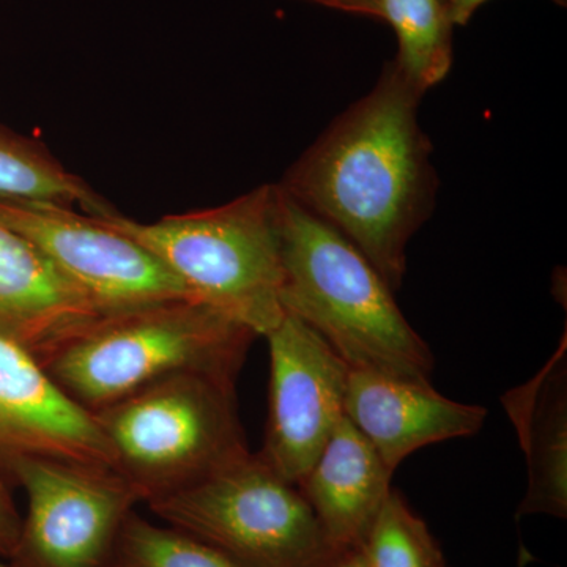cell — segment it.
Here are the masks:
<instances>
[{"label": "cell", "mask_w": 567, "mask_h": 567, "mask_svg": "<svg viewBox=\"0 0 567 567\" xmlns=\"http://www.w3.org/2000/svg\"><path fill=\"white\" fill-rule=\"evenodd\" d=\"M424 95L388 62L374 87L339 114L279 183L344 235L393 292L439 189L432 144L417 121Z\"/></svg>", "instance_id": "6da1fadb"}, {"label": "cell", "mask_w": 567, "mask_h": 567, "mask_svg": "<svg viewBox=\"0 0 567 567\" xmlns=\"http://www.w3.org/2000/svg\"><path fill=\"white\" fill-rule=\"evenodd\" d=\"M278 233L287 315L322 336L350 369L429 382L434 354L406 322L382 275L281 186Z\"/></svg>", "instance_id": "7a4b0ae2"}, {"label": "cell", "mask_w": 567, "mask_h": 567, "mask_svg": "<svg viewBox=\"0 0 567 567\" xmlns=\"http://www.w3.org/2000/svg\"><path fill=\"white\" fill-rule=\"evenodd\" d=\"M257 334L194 298L103 317L41 361L66 398L93 413L175 374L233 383Z\"/></svg>", "instance_id": "3957f363"}, {"label": "cell", "mask_w": 567, "mask_h": 567, "mask_svg": "<svg viewBox=\"0 0 567 567\" xmlns=\"http://www.w3.org/2000/svg\"><path fill=\"white\" fill-rule=\"evenodd\" d=\"M278 215L279 186L262 185L219 207L155 223L115 212L99 218L155 254L194 300L267 336L286 316Z\"/></svg>", "instance_id": "277c9868"}, {"label": "cell", "mask_w": 567, "mask_h": 567, "mask_svg": "<svg viewBox=\"0 0 567 567\" xmlns=\"http://www.w3.org/2000/svg\"><path fill=\"white\" fill-rule=\"evenodd\" d=\"M91 415L144 505L251 453L235 385L213 377H166Z\"/></svg>", "instance_id": "5b68a950"}, {"label": "cell", "mask_w": 567, "mask_h": 567, "mask_svg": "<svg viewBox=\"0 0 567 567\" xmlns=\"http://www.w3.org/2000/svg\"><path fill=\"white\" fill-rule=\"evenodd\" d=\"M145 505L238 567H333L346 557L328 540L300 488L259 454Z\"/></svg>", "instance_id": "8992f818"}, {"label": "cell", "mask_w": 567, "mask_h": 567, "mask_svg": "<svg viewBox=\"0 0 567 567\" xmlns=\"http://www.w3.org/2000/svg\"><path fill=\"white\" fill-rule=\"evenodd\" d=\"M0 475L28 499L11 565L112 567L123 525L142 503L117 470L25 456L11 458Z\"/></svg>", "instance_id": "52a82bcc"}, {"label": "cell", "mask_w": 567, "mask_h": 567, "mask_svg": "<svg viewBox=\"0 0 567 567\" xmlns=\"http://www.w3.org/2000/svg\"><path fill=\"white\" fill-rule=\"evenodd\" d=\"M0 224L25 238L102 317L189 297L155 254L99 216L59 204L0 200Z\"/></svg>", "instance_id": "ba28073f"}, {"label": "cell", "mask_w": 567, "mask_h": 567, "mask_svg": "<svg viewBox=\"0 0 567 567\" xmlns=\"http://www.w3.org/2000/svg\"><path fill=\"white\" fill-rule=\"evenodd\" d=\"M265 338L270 349V406L257 454L298 486L346 416L350 368L322 336L287 312Z\"/></svg>", "instance_id": "9c48e42d"}, {"label": "cell", "mask_w": 567, "mask_h": 567, "mask_svg": "<svg viewBox=\"0 0 567 567\" xmlns=\"http://www.w3.org/2000/svg\"><path fill=\"white\" fill-rule=\"evenodd\" d=\"M25 456L114 468L111 447L91 413L59 390L33 354L0 338V470Z\"/></svg>", "instance_id": "30bf717a"}, {"label": "cell", "mask_w": 567, "mask_h": 567, "mask_svg": "<svg viewBox=\"0 0 567 567\" xmlns=\"http://www.w3.org/2000/svg\"><path fill=\"white\" fill-rule=\"evenodd\" d=\"M346 416L391 472L421 447L475 435L487 420L481 405L462 404L431 382L350 369Z\"/></svg>", "instance_id": "8fae6325"}, {"label": "cell", "mask_w": 567, "mask_h": 567, "mask_svg": "<svg viewBox=\"0 0 567 567\" xmlns=\"http://www.w3.org/2000/svg\"><path fill=\"white\" fill-rule=\"evenodd\" d=\"M100 319L25 238L0 224V338L41 363Z\"/></svg>", "instance_id": "7c38bea8"}, {"label": "cell", "mask_w": 567, "mask_h": 567, "mask_svg": "<svg viewBox=\"0 0 567 567\" xmlns=\"http://www.w3.org/2000/svg\"><path fill=\"white\" fill-rule=\"evenodd\" d=\"M393 472L344 416L298 483L328 540L341 554L363 548L391 492Z\"/></svg>", "instance_id": "4fadbf2b"}, {"label": "cell", "mask_w": 567, "mask_h": 567, "mask_svg": "<svg viewBox=\"0 0 567 567\" xmlns=\"http://www.w3.org/2000/svg\"><path fill=\"white\" fill-rule=\"evenodd\" d=\"M566 342L543 371L503 398L528 465V491L518 517L567 516Z\"/></svg>", "instance_id": "5bb4252c"}, {"label": "cell", "mask_w": 567, "mask_h": 567, "mask_svg": "<svg viewBox=\"0 0 567 567\" xmlns=\"http://www.w3.org/2000/svg\"><path fill=\"white\" fill-rule=\"evenodd\" d=\"M0 200L80 207L87 215L114 213L80 175L70 173L40 140L0 123Z\"/></svg>", "instance_id": "9a60e30c"}, {"label": "cell", "mask_w": 567, "mask_h": 567, "mask_svg": "<svg viewBox=\"0 0 567 567\" xmlns=\"http://www.w3.org/2000/svg\"><path fill=\"white\" fill-rule=\"evenodd\" d=\"M398 37L395 69L425 93L453 65V28L440 0H379V18Z\"/></svg>", "instance_id": "2e32d148"}, {"label": "cell", "mask_w": 567, "mask_h": 567, "mask_svg": "<svg viewBox=\"0 0 567 567\" xmlns=\"http://www.w3.org/2000/svg\"><path fill=\"white\" fill-rule=\"evenodd\" d=\"M363 550L371 567H450L423 518L393 488Z\"/></svg>", "instance_id": "e0dca14e"}, {"label": "cell", "mask_w": 567, "mask_h": 567, "mask_svg": "<svg viewBox=\"0 0 567 567\" xmlns=\"http://www.w3.org/2000/svg\"><path fill=\"white\" fill-rule=\"evenodd\" d=\"M112 567H238L203 540L133 511L123 525Z\"/></svg>", "instance_id": "ac0fdd59"}, {"label": "cell", "mask_w": 567, "mask_h": 567, "mask_svg": "<svg viewBox=\"0 0 567 567\" xmlns=\"http://www.w3.org/2000/svg\"><path fill=\"white\" fill-rule=\"evenodd\" d=\"M22 516L11 486L0 476V558L9 559L20 537Z\"/></svg>", "instance_id": "d6986e66"}, {"label": "cell", "mask_w": 567, "mask_h": 567, "mask_svg": "<svg viewBox=\"0 0 567 567\" xmlns=\"http://www.w3.org/2000/svg\"><path fill=\"white\" fill-rule=\"evenodd\" d=\"M440 2H442L443 9H445L454 25H465L466 22L472 20L476 10L488 0H440ZM554 2L566 7L567 0H554Z\"/></svg>", "instance_id": "ffe728a7"}, {"label": "cell", "mask_w": 567, "mask_h": 567, "mask_svg": "<svg viewBox=\"0 0 567 567\" xmlns=\"http://www.w3.org/2000/svg\"><path fill=\"white\" fill-rule=\"evenodd\" d=\"M328 9L344 11V13L363 14L379 18V0H308Z\"/></svg>", "instance_id": "44dd1931"}, {"label": "cell", "mask_w": 567, "mask_h": 567, "mask_svg": "<svg viewBox=\"0 0 567 567\" xmlns=\"http://www.w3.org/2000/svg\"><path fill=\"white\" fill-rule=\"evenodd\" d=\"M333 567H371L369 566L368 557L363 548L360 550L350 551L341 561L336 563Z\"/></svg>", "instance_id": "7402d4cb"}, {"label": "cell", "mask_w": 567, "mask_h": 567, "mask_svg": "<svg viewBox=\"0 0 567 567\" xmlns=\"http://www.w3.org/2000/svg\"><path fill=\"white\" fill-rule=\"evenodd\" d=\"M0 567H14V566H13V565H11V563L9 561V559L0 558Z\"/></svg>", "instance_id": "603a6c76"}]
</instances>
